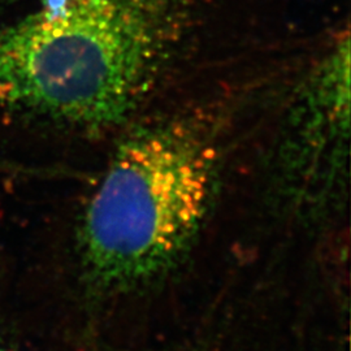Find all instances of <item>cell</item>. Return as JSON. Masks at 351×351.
Segmentation results:
<instances>
[{
  "label": "cell",
  "mask_w": 351,
  "mask_h": 351,
  "mask_svg": "<svg viewBox=\"0 0 351 351\" xmlns=\"http://www.w3.org/2000/svg\"><path fill=\"white\" fill-rule=\"evenodd\" d=\"M216 150L206 130L172 120L114 151L81 226V252L101 288L134 287L185 254L210 210Z\"/></svg>",
  "instance_id": "obj_2"
},
{
  "label": "cell",
  "mask_w": 351,
  "mask_h": 351,
  "mask_svg": "<svg viewBox=\"0 0 351 351\" xmlns=\"http://www.w3.org/2000/svg\"><path fill=\"white\" fill-rule=\"evenodd\" d=\"M12 1H16V0H0V5H7V4L12 3Z\"/></svg>",
  "instance_id": "obj_3"
},
{
  "label": "cell",
  "mask_w": 351,
  "mask_h": 351,
  "mask_svg": "<svg viewBox=\"0 0 351 351\" xmlns=\"http://www.w3.org/2000/svg\"><path fill=\"white\" fill-rule=\"evenodd\" d=\"M0 351H8V350H7V349H5V348H3V346H1V345H0Z\"/></svg>",
  "instance_id": "obj_4"
},
{
  "label": "cell",
  "mask_w": 351,
  "mask_h": 351,
  "mask_svg": "<svg viewBox=\"0 0 351 351\" xmlns=\"http://www.w3.org/2000/svg\"><path fill=\"white\" fill-rule=\"evenodd\" d=\"M184 0H50L0 32V106L64 125L121 119L171 47Z\"/></svg>",
  "instance_id": "obj_1"
}]
</instances>
